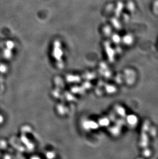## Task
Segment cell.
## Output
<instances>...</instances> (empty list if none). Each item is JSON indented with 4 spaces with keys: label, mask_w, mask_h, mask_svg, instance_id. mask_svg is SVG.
Instances as JSON below:
<instances>
[{
    "label": "cell",
    "mask_w": 158,
    "mask_h": 159,
    "mask_svg": "<svg viewBox=\"0 0 158 159\" xmlns=\"http://www.w3.org/2000/svg\"><path fill=\"white\" fill-rule=\"evenodd\" d=\"M128 121L131 124H134L137 122V118L134 116H130L128 118Z\"/></svg>",
    "instance_id": "cell-1"
}]
</instances>
